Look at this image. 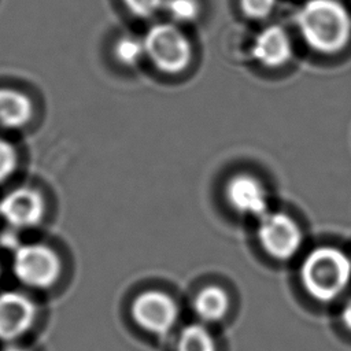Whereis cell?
Segmentation results:
<instances>
[{
  "label": "cell",
  "instance_id": "3",
  "mask_svg": "<svg viewBox=\"0 0 351 351\" xmlns=\"http://www.w3.org/2000/svg\"><path fill=\"white\" fill-rule=\"evenodd\" d=\"M143 40L145 55L163 73H180L191 62V43L174 25H154Z\"/></svg>",
  "mask_w": 351,
  "mask_h": 351
},
{
  "label": "cell",
  "instance_id": "13",
  "mask_svg": "<svg viewBox=\"0 0 351 351\" xmlns=\"http://www.w3.org/2000/svg\"><path fill=\"white\" fill-rule=\"evenodd\" d=\"M177 351H215V341L206 326L192 324L182 329Z\"/></svg>",
  "mask_w": 351,
  "mask_h": 351
},
{
  "label": "cell",
  "instance_id": "15",
  "mask_svg": "<svg viewBox=\"0 0 351 351\" xmlns=\"http://www.w3.org/2000/svg\"><path fill=\"white\" fill-rule=\"evenodd\" d=\"M166 10L178 22H191L199 14L196 0H166Z\"/></svg>",
  "mask_w": 351,
  "mask_h": 351
},
{
  "label": "cell",
  "instance_id": "17",
  "mask_svg": "<svg viewBox=\"0 0 351 351\" xmlns=\"http://www.w3.org/2000/svg\"><path fill=\"white\" fill-rule=\"evenodd\" d=\"M276 0H241V8L250 18H265L270 14Z\"/></svg>",
  "mask_w": 351,
  "mask_h": 351
},
{
  "label": "cell",
  "instance_id": "18",
  "mask_svg": "<svg viewBox=\"0 0 351 351\" xmlns=\"http://www.w3.org/2000/svg\"><path fill=\"white\" fill-rule=\"evenodd\" d=\"M123 1L134 15L141 18H148L154 15L163 5V0H123Z\"/></svg>",
  "mask_w": 351,
  "mask_h": 351
},
{
  "label": "cell",
  "instance_id": "14",
  "mask_svg": "<svg viewBox=\"0 0 351 351\" xmlns=\"http://www.w3.org/2000/svg\"><path fill=\"white\" fill-rule=\"evenodd\" d=\"M144 55H145L144 40H140L137 37L126 36L119 38L118 43L115 44V56L123 64L133 66L138 63Z\"/></svg>",
  "mask_w": 351,
  "mask_h": 351
},
{
  "label": "cell",
  "instance_id": "12",
  "mask_svg": "<svg viewBox=\"0 0 351 351\" xmlns=\"http://www.w3.org/2000/svg\"><path fill=\"white\" fill-rule=\"evenodd\" d=\"M193 308L203 321L214 322L226 314L229 308V298L223 289L218 287H207L196 295Z\"/></svg>",
  "mask_w": 351,
  "mask_h": 351
},
{
  "label": "cell",
  "instance_id": "20",
  "mask_svg": "<svg viewBox=\"0 0 351 351\" xmlns=\"http://www.w3.org/2000/svg\"><path fill=\"white\" fill-rule=\"evenodd\" d=\"M3 351H26V350L22 347H18V346H8Z\"/></svg>",
  "mask_w": 351,
  "mask_h": 351
},
{
  "label": "cell",
  "instance_id": "10",
  "mask_svg": "<svg viewBox=\"0 0 351 351\" xmlns=\"http://www.w3.org/2000/svg\"><path fill=\"white\" fill-rule=\"evenodd\" d=\"M252 55L265 67L276 69L285 64L292 56L289 36L281 26L265 27L254 40Z\"/></svg>",
  "mask_w": 351,
  "mask_h": 351
},
{
  "label": "cell",
  "instance_id": "16",
  "mask_svg": "<svg viewBox=\"0 0 351 351\" xmlns=\"http://www.w3.org/2000/svg\"><path fill=\"white\" fill-rule=\"evenodd\" d=\"M16 165V155L14 147L0 138V182H3L15 169Z\"/></svg>",
  "mask_w": 351,
  "mask_h": 351
},
{
  "label": "cell",
  "instance_id": "1",
  "mask_svg": "<svg viewBox=\"0 0 351 351\" xmlns=\"http://www.w3.org/2000/svg\"><path fill=\"white\" fill-rule=\"evenodd\" d=\"M296 22L306 44L321 53L341 51L351 37V16L336 0H307Z\"/></svg>",
  "mask_w": 351,
  "mask_h": 351
},
{
  "label": "cell",
  "instance_id": "9",
  "mask_svg": "<svg viewBox=\"0 0 351 351\" xmlns=\"http://www.w3.org/2000/svg\"><path fill=\"white\" fill-rule=\"evenodd\" d=\"M226 199L240 214L262 217L267 213V196L263 185L248 174H237L226 185Z\"/></svg>",
  "mask_w": 351,
  "mask_h": 351
},
{
  "label": "cell",
  "instance_id": "2",
  "mask_svg": "<svg viewBox=\"0 0 351 351\" xmlns=\"http://www.w3.org/2000/svg\"><path fill=\"white\" fill-rule=\"evenodd\" d=\"M300 278L314 299L319 302L333 300L350 284L351 261L339 248H315L303 261Z\"/></svg>",
  "mask_w": 351,
  "mask_h": 351
},
{
  "label": "cell",
  "instance_id": "11",
  "mask_svg": "<svg viewBox=\"0 0 351 351\" xmlns=\"http://www.w3.org/2000/svg\"><path fill=\"white\" fill-rule=\"evenodd\" d=\"M32 117V103L23 93L1 88L0 89V128L15 129L25 125Z\"/></svg>",
  "mask_w": 351,
  "mask_h": 351
},
{
  "label": "cell",
  "instance_id": "6",
  "mask_svg": "<svg viewBox=\"0 0 351 351\" xmlns=\"http://www.w3.org/2000/svg\"><path fill=\"white\" fill-rule=\"evenodd\" d=\"M133 319L138 326L155 335H165L171 330L177 318L178 307L166 293L148 291L136 298L132 306Z\"/></svg>",
  "mask_w": 351,
  "mask_h": 351
},
{
  "label": "cell",
  "instance_id": "7",
  "mask_svg": "<svg viewBox=\"0 0 351 351\" xmlns=\"http://www.w3.org/2000/svg\"><path fill=\"white\" fill-rule=\"evenodd\" d=\"M44 199L32 188H16L0 200V215L12 226L36 225L44 215Z\"/></svg>",
  "mask_w": 351,
  "mask_h": 351
},
{
  "label": "cell",
  "instance_id": "5",
  "mask_svg": "<svg viewBox=\"0 0 351 351\" xmlns=\"http://www.w3.org/2000/svg\"><path fill=\"white\" fill-rule=\"evenodd\" d=\"M258 239L263 250L276 259H289L302 244L298 223L284 213H266L261 217Z\"/></svg>",
  "mask_w": 351,
  "mask_h": 351
},
{
  "label": "cell",
  "instance_id": "8",
  "mask_svg": "<svg viewBox=\"0 0 351 351\" xmlns=\"http://www.w3.org/2000/svg\"><path fill=\"white\" fill-rule=\"evenodd\" d=\"M36 318L33 302L19 292L0 293V340H14L27 332Z\"/></svg>",
  "mask_w": 351,
  "mask_h": 351
},
{
  "label": "cell",
  "instance_id": "4",
  "mask_svg": "<svg viewBox=\"0 0 351 351\" xmlns=\"http://www.w3.org/2000/svg\"><path fill=\"white\" fill-rule=\"evenodd\" d=\"M12 267L23 284L47 288L58 280L60 261L55 251L44 244H25L15 250Z\"/></svg>",
  "mask_w": 351,
  "mask_h": 351
},
{
  "label": "cell",
  "instance_id": "19",
  "mask_svg": "<svg viewBox=\"0 0 351 351\" xmlns=\"http://www.w3.org/2000/svg\"><path fill=\"white\" fill-rule=\"evenodd\" d=\"M343 315V321H344V324H346V326L351 330V299L347 302V304L344 306V308H343V313H341Z\"/></svg>",
  "mask_w": 351,
  "mask_h": 351
}]
</instances>
